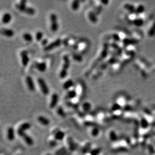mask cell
I'll return each instance as SVG.
<instances>
[{
    "label": "cell",
    "instance_id": "cell-31",
    "mask_svg": "<svg viewBox=\"0 0 155 155\" xmlns=\"http://www.w3.org/2000/svg\"><path fill=\"white\" fill-rule=\"evenodd\" d=\"M100 134V129L97 128H93L90 131V135L92 137H97Z\"/></svg>",
    "mask_w": 155,
    "mask_h": 155
},
{
    "label": "cell",
    "instance_id": "cell-27",
    "mask_svg": "<svg viewBox=\"0 0 155 155\" xmlns=\"http://www.w3.org/2000/svg\"><path fill=\"white\" fill-rule=\"evenodd\" d=\"M71 7L72 10L74 11H77L80 7V1L78 0H74L72 1L71 4Z\"/></svg>",
    "mask_w": 155,
    "mask_h": 155
},
{
    "label": "cell",
    "instance_id": "cell-21",
    "mask_svg": "<svg viewBox=\"0 0 155 155\" xmlns=\"http://www.w3.org/2000/svg\"><path fill=\"white\" fill-rule=\"evenodd\" d=\"M16 8L19 10L20 12L23 13L25 9L27 8V1L25 0H23L20 2L19 4L16 5Z\"/></svg>",
    "mask_w": 155,
    "mask_h": 155
},
{
    "label": "cell",
    "instance_id": "cell-39",
    "mask_svg": "<svg viewBox=\"0 0 155 155\" xmlns=\"http://www.w3.org/2000/svg\"><path fill=\"white\" fill-rule=\"evenodd\" d=\"M46 155H52L51 154H46Z\"/></svg>",
    "mask_w": 155,
    "mask_h": 155
},
{
    "label": "cell",
    "instance_id": "cell-5",
    "mask_svg": "<svg viewBox=\"0 0 155 155\" xmlns=\"http://www.w3.org/2000/svg\"><path fill=\"white\" fill-rule=\"evenodd\" d=\"M50 29L53 32H56L59 29V24L58 22V18L55 13H52L50 15Z\"/></svg>",
    "mask_w": 155,
    "mask_h": 155
},
{
    "label": "cell",
    "instance_id": "cell-17",
    "mask_svg": "<svg viewBox=\"0 0 155 155\" xmlns=\"http://www.w3.org/2000/svg\"><path fill=\"white\" fill-rule=\"evenodd\" d=\"M1 33L8 38L13 37L15 32L12 29L9 28H3L1 29Z\"/></svg>",
    "mask_w": 155,
    "mask_h": 155
},
{
    "label": "cell",
    "instance_id": "cell-28",
    "mask_svg": "<svg viewBox=\"0 0 155 155\" xmlns=\"http://www.w3.org/2000/svg\"><path fill=\"white\" fill-rule=\"evenodd\" d=\"M23 38L28 42H31L33 41V36L29 33H25L23 34Z\"/></svg>",
    "mask_w": 155,
    "mask_h": 155
},
{
    "label": "cell",
    "instance_id": "cell-7",
    "mask_svg": "<svg viewBox=\"0 0 155 155\" xmlns=\"http://www.w3.org/2000/svg\"><path fill=\"white\" fill-rule=\"evenodd\" d=\"M62 43V41L60 39H57L54 41L48 44L47 46L44 48V50L45 51H49L56 48L59 47Z\"/></svg>",
    "mask_w": 155,
    "mask_h": 155
},
{
    "label": "cell",
    "instance_id": "cell-37",
    "mask_svg": "<svg viewBox=\"0 0 155 155\" xmlns=\"http://www.w3.org/2000/svg\"><path fill=\"white\" fill-rule=\"evenodd\" d=\"M100 3H101L102 5L106 6V5H108V4L109 3V1H103V0H101V1H100Z\"/></svg>",
    "mask_w": 155,
    "mask_h": 155
},
{
    "label": "cell",
    "instance_id": "cell-20",
    "mask_svg": "<svg viewBox=\"0 0 155 155\" xmlns=\"http://www.w3.org/2000/svg\"><path fill=\"white\" fill-rule=\"evenodd\" d=\"M77 92H78L75 89H70L68 91L66 95V97L69 100H74V98H75L78 95Z\"/></svg>",
    "mask_w": 155,
    "mask_h": 155
},
{
    "label": "cell",
    "instance_id": "cell-23",
    "mask_svg": "<svg viewBox=\"0 0 155 155\" xmlns=\"http://www.w3.org/2000/svg\"><path fill=\"white\" fill-rule=\"evenodd\" d=\"M12 20V15L9 13L4 14L2 17V21L4 24H8L11 22Z\"/></svg>",
    "mask_w": 155,
    "mask_h": 155
},
{
    "label": "cell",
    "instance_id": "cell-38",
    "mask_svg": "<svg viewBox=\"0 0 155 155\" xmlns=\"http://www.w3.org/2000/svg\"><path fill=\"white\" fill-rule=\"evenodd\" d=\"M154 70L155 71V63L154 64Z\"/></svg>",
    "mask_w": 155,
    "mask_h": 155
},
{
    "label": "cell",
    "instance_id": "cell-29",
    "mask_svg": "<svg viewBox=\"0 0 155 155\" xmlns=\"http://www.w3.org/2000/svg\"><path fill=\"white\" fill-rule=\"evenodd\" d=\"M35 13V10L33 8L30 7H27L23 12V13L26 14L28 15H34Z\"/></svg>",
    "mask_w": 155,
    "mask_h": 155
},
{
    "label": "cell",
    "instance_id": "cell-36",
    "mask_svg": "<svg viewBox=\"0 0 155 155\" xmlns=\"http://www.w3.org/2000/svg\"><path fill=\"white\" fill-rule=\"evenodd\" d=\"M115 134L114 131H111L109 133V138L111 140V141H113L115 140Z\"/></svg>",
    "mask_w": 155,
    "mask_h": 155
},
{
    "label": "cell",
    "instance_id": "cell-22",
    "mask_svg": "<svg viewBox=\"0 0 155 155\" xmlns=\"http://www.w3.org/2000/svg\"><path fill=\"white\" fill-rule=\"evenodd\" d=\"M73 86L74 82L72 80L69 79L64 82L63 84V88L66 90H69Z\"/></svg>",
    "mask_w": 155,
    "mask_h": 155
},
{
    "label": "cell",
    "instance_id": "cell-33",
    "mask_svg": "<svg viewBox=\"0 0 155 155\" xmlns=\"http://www.w3.org/2000/svg\"><path fill=\"white\" fill-rule=\"evenodd\" d=\"M43 37V34L41 31H38L35 34V39L38 42H40L42 40Z\"/></svg>",
    "mask_w": 155,
    "mask_h": 155
},
{
    "label": "cell",
    "instance_id": "cell-15",
    "mask_svg": "<svg viewBox=\"0 0 155 155\" xmlns=\"http://www.w3.org/2000/svg\"><path fill=\"white\" fill-rule=\"evenodd\" d=\"M7 139L11 142L13 141L15 139V131L14 128L10 127L7 128Z\"/></svg>",
    "mask_w": 155,
    "mask_h": 155
},
{
    "label": "cell",
    "instance_id": "cell-34",
    "mask_svg": "<svg viewBox=\"0 0 155 155\" xmlns=\"http://www.w3.org/2000/svg\"><path fill=\"white\" fill-rule=\"evenodd\" d=\"M101 152V150L100 148H95L92 150L90 152V155H98Z\"/></svg>",
    "mask_w": 155,
    "mask_h": 155
},
{
    "label": "cell",
    "instance_id": "cell-4",
    "mask_svg": "<svg viewBox=\"0 0 155 155\" xmlns=\"http://www.w3.org/2000/svg\"><path fill=\"white\" fill-rule=\"evenodd\" d=\"M149 20L146 28V34L149 38H153L155 37V17Z\"/></svg>",
    "mask_w": 155,
    "mask_h": 155
},
{
    "label": "cell",
    "instance_id": "cell-13",
    "mask_svg": "<svg viewBox=\"0 0 155 155\" xmlns=\"http://www.w3.org/2000/svg\"><path fill=\"white\" fill-rule=\"evenodd\" d=\"M35 67L39 71L44 72L47 69V64L45 61L36 62L35 63Z\"/></svg>",
    "mask_w": 155,
    "mask_h": 155
},
{
    "label": "cell",
    "instance_id": "cell-24",
    "mask_svg": "<svg viewBox=\"0 0 155 155\" xmlns=\"http://www.w3.org/2000/svg\"><path fill=\"white\" fill-rule=\"evenodd\" d=\"M22 138L23 139L24 142H26V144H27V145L30 146H32L33 145L34 141H33V139L30 135H27L26 133L24 135Z\"/></svg>",
    "mask_w": 155,
    "mask_h": 155
},
{
    "label": "cell",
    "instance_id": "cell-10",
    "mask_svg": "<svg viewBox=\"0 0 155 155\" xmlns=\"http://www.w3.org/2000/svg\"><path fill=\"white\" fill-rule=\"evenodd\" d=\"M122 8L125 10V12L128 13H135V4L131 2H125L122 5Z\"/></svg>",
    "mask_w": 155,
    "mask_h": 155
},
{
    "label": "cell",
    "instance_id": "cell-1",
    "mask_svg": "<svg viewBox=\"0 0 155 155\" xmlns=\"http://www.w3.org/2000/svg\"><path fill=\"white\" fill-rule=\"evenodd\" d=\"M134 65L143 78H148L151 72V67L145 58L141 56L137 57L134 60Z\"/></svg>",
    "mask_w": 155,
    "mask_h": 155
},
{
    "label": "cell",
    "instance_id": "cell-12",
    "mask_svg": "<svg viewBox=\"0 0 155 155\" xmlns=\"http://www.w3.org/2000/svg\"><path fill=\"white\" fill-rule=\"evenodd\" d=\"M59 101V96L56 93L53 94L51 95L50 102L49 104V107L51 109H54L57 106Z\"/></svg>",
    "mask_w": 155,
    "mask_h": 155
},
{
    "label": "cell",
    "instance_id": "cell-16",
    "mask_svg": "<svg viewBox=\"0 0 155 155\" xmlns=\"http://www.w3.org/2000/svg\"><path fill=\"white\" fill-rule=\"evenodd\" d=\"M37 121L40 125L45 127L49 126L50 123V120L46 117L43 115L38 116L37 117Z\"/></svg>",
    "mask_w": 155,
    "mask_h": 155
},
{
    "label": "cell",
    "instance_id": "cell-19",
    "mask_svg": "<svg viewBox=\"0 0 155 155\" xmlns=\"http://www.w3.org/2000/svg\"><path fill=\"white\" fill-rule=\"evenodd\" d=\"M88 18L92 23L95 24L98 21L97 14L94 11H90L88 13Z\"/></svg>",
    "mask_w": 155,
    "mask_h": 155
},
{
    "label": "cell",
    "instance_id": "cell-2",
    "mask_svg": "<svg viewBox=\"0 0 155 155\" xmlns=\"http://www.w3.org/2000/svg\"><path fill=\"white\" fill-rule=\"evenodd\" d=\"M109 44L108 43H105L103 44V46L102 47L101 52L97 58L91 66L88 69V71L85 73V76H88L92 73V72L96 69V68L100 65L101 63H102L103 61L106 60L109 54Z\"/></svg>",
    "mask_w": 155,
    "mask_h": 155
},
{
    "label": "cell",
    "instance_id": "cell-8",
    "mask_svg": "<svg viewBox=\"0 0 155 155\" xmlns=\"http://www.w3.org/2000/svg\"><path fill=\"white\" fill-rule=\"evenodd\" d=\"M147 15L145 12L139 15L138 18L134 22L133 24L135 27H140L142 26L146 22V21L147 20Z\"/></svg>",
    "mask_w": 155,
    "mask_h": 155
},
{
    "label": "cell",
    "instance_id": "cell-3",
    "mask_svg": "<svg viewBox=\"0 0 155 155\" xmlns=\"http://www.w3.org/2000/svg\"><path fill=\"white\" fill-rule=\"evenodd\" d=\"M62 59L63 64L59 73V77L61 79H64L67 75L68 70L69 69L70 65V60L69 57L66 54L63 56Z\"/></svg>",
    "mask_w": 155,
    "mask_h": 155
},
{
    "label": "cell",
    "instance_id": "cell-6",
    "mask_svg": "<svg viewBox=\"0 0 155 155\" xmlns=\"http://www.w3.org/2000/svg\"><path fill=\"white\" fill-rule=\"evenodd\" d=\"M37 82L42 93L45 95H49L50 91L49 88L45 81L42 78H39L37 80Z\"/></svg>",
    "mask_w": 155,
    "mask_h": 155
},
{
    "label": "cell",
    "instance_id": "cell-32",
    "mask_svg": "<svg viewBox=\"0 0 155 155\" xmlns=\"http://www.w3.org/2000/svg\"><path fill=\"white\" fill-rule=\"evenodd\" d=\"M72 57L74 61H77L78 62H81L83 60V57L80 54L74 53L72 55Z\"/></svg>",
    "mask_w": 155,
    "mask_h": 155
},
{
    "label": "cell",
    "instance_id": "cell-9",
    "mask_svg": "<svg viewBox=\"0 0 155 155\" xmlns=\"http://www.w3.org/2000/svg\"><path fill=\"white\" fill-rule=\"evenodd\" d=\"M31 128V125L28 122H25L22 123L17 129V134L21 137H22L26 134V131Z\"/></svg>",
    "mask_w": 155,
    "mask_h": 155
},
{
    "label": "cell",
    "instance_id": "cell-25",
    "mask_svg": "<svg viewBox=\"0 0 155 155\" xmlns=\"http://www.w3.org/2000/svg\"><path fill=\"white\" fill-rule=\"evenodd\" d=\"M145 6L142 4H135V13L140 15L145 12Z\"/></svg>",
    "mask_w": 155,
    "mask_h": 155
},
{
    "label": "cell",
    "instance_id": "cell-14",
    "mask_svg": "<svg viewBox=\"0 0 155 155\" xmlns=\"http://www.w3.org/2000/svg\"><path fill=\"white\" fill-rule=\"evenodd\" d=\"M26 83L27 88L31 91L35 90V85L33 78L30 76H27L26 78Z\"/></svg>",
    "mask_w": 155,
    "mask_h": 155
},
{
    "label": "cell",
    "instance_id": "cell-35",
    "mask_svg": "<svg viewBox=\"0 0 155 155\" xmlns=\"http://www.w3.org/2000/svg\"><path fill=\"white\" fill-rule=\"evenodd\" d=\"M41 45L42 46H43L44 47H45L46 46H47L48 45V40L47 38H44L41 41Z\"/></svg>",
    "mask_w": 155,
    "mask_h": 155
},
{
    "label": "cell",
    "instance_id": "cell-26",
    "mask_svg": "<svg viewBox=\"0 0 155 155\" xmlns=\"http://www.w3.org/2000/svg\"><path fill=\"white\" fill-rule=\"evenodd\" d=\"M91 104L88 101H85L83 103L82 105V109L84 113H88L91 109Z\"/></svg>",
    "mask_w": 155,
    "mask_h": 155
},
{
    "label": "cell",
    "instance_id": "cell-18",
    "mask_svg": "<svg viewBox=\"0 0 155 155\" xmlns=\"http://www.w3.org/2000/svg\"><path fill=\"white\" fill-rule=\"evenodd\" d=\"M65 136V134L62 131L59 130L55 133L54 135V140L56 141H61L63 140Z\"/></svg>",
    "mask_w": 155,
    "mask_h": 155
},
{
    "label": "cell",
    "instance_id": "cell-30",
    "mask_svg": "<svg viewBox=\"0 0 155 155\" xmlns=\"http://www.w3.org/2000/svg\"><path fill=\"white\" fill-rule=\"evenodd\" d=\"M57 113L61 117L63 118H65L66 116V114L65 113L63 108H62L61 107H59L57 108Z\"/></svg>",
    "mask_w": 155,
    "mask_h": 155
},
{
    "label": "cell",
    "instance_id": "cell-11",
    "mask_svg": "<svg viewBox=\"0 0 155 155\" xmlns=\"http://www.w3.org/2000/svg\"><path fill=\"white\" fill-rule=\"evenodd\" d=\"M21 59L22 65L24 67H26L30 61L28 53L26 50H23L21 52Z\"/></svg>",
    "mask_w": 155,
    "mask_h": 155
}]
</instances>
